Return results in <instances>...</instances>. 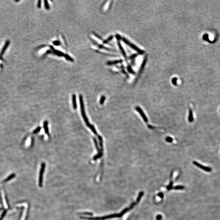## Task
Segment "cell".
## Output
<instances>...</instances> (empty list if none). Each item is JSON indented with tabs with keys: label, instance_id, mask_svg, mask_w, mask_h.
Masks as SVG:
<instances>
[{
	"label": "cell",
	"instance_id": "1",
	"mask_svg": "<svg viewBox=\"0 0 220 220\" xmlns=\"http://www.w3.org/2000/svg\"><path fill=\"white\" fill-rule=\"evenodd\" d=\"M129 208H126L125 209H123L122 212L119 214H111L109 215L106 216L102 217H81L80 218L84 219H86L88 220H105L108 219H112L113 218L116 217H122L124 214H125L126 212L129 210Z\"/></svg>",
	"mask_w": 220,
	"mask_h": 220
},
{
	"label": "cell",
	"instance_id": "2",
	"mask_svg": "<svg viewBox=\"0 0 220 220\" xmlns=\"http://www.w3.org/2000/svg\"><path fill=\"white\" fill-rule=\"evenodd\" d=\"M79 100H80V109H81V112L82 115V116L83 118L84 119L85 122L86 123V125L87 126V127L90 128L91 125L89 123V120L86 116L85 110H84V104L83 102L82 96L81 95H80L79 96Z\"/></svg>",
	"mask_w": 220,
	"mask_h": 220
},
{
	"label": "cell",
	"instance_id": "3",
	"mask_svg": "<svg viewBox=\"0 0 220 220\" xmlns=\"http://www.w3.org/2000/svg\"><path fill=\"white\" fill-rule=\"evenodd\" d=\"M45 163H42L41 166V168L40 171L39 177V186L40 187H42L43 185V178L44 175L45 169Z\"/></svg>",
	"mask_w": 220,
	"mask_h": 220
},
{
	"label": "cell",
	"instance_id": "4",
	"mask_svg": "<svg viewBox=\"0 0 220 220\" xmlns=\"http://www.w3.org/2000/svg\"><path fill=\"white\" fill-rule=\"evenodd\" d=\"M121 40L122 41H123V42H124L125 43L128 45L129 46L131 47L132 48H133V49H134V50H135L137 52H138V53H139V54H142L143 53H144V52L142 51V50H141L140 49L138 48V47H136L133 44H132L129 41H128L127 39H126L124 37H121Z\"/></svg>",
	"mask_w": 220,
	"mask_h": 220
},
{
	"label": "cell",
	"instance_id": "5",
	"mask_svg": "<svg viewBox=\"0 0 220 220\" xmlns=\"http://www.w3.org/2000/svg\"><path fill=\"white\" fill-rule=\"evenodd\" d=\"M193 164L194 165L197 166V167H198L199 168L201 169L202 170H204L205 171L207 172H211L212 171V169L209 168V167H206V166H205L204 165H202L201 164H200L199 163L197 162V161H193Z\"/></svg>",
	"mask_w": 220,
	"mask_h": 220
},
{
	"label": "cell",
	"instance_id": "6",
	"mask_svg": "<svg viewBox=\"0 0 220 220\" xmlns=\"http://www.w3.org/2000/svg\"><path fill=\"white\" fill-rule=\"evenodd\" d=\"M136 111H138V112H139V114L142 117V118L144 119V121L145 122H148V119L147 118L146 116H145V115L144 114V113L143 112V111H142V109L141 108H139L138 106H137L136 107Z\"/></svg>",
	"mask_w": 220,
	"mask_h": 220
},
{
	"label": "cell",
	"instance_id": "7",
	"mask_svg": "<svg viewBox=\"0 0 220 220\" xmlns=\"http://www.w3.org/2000/svg\"><path fill=\"white\" fill-rule=\"evenodd\" d=\"M51 48L52 49V50L53 51V53L55 54L56 55H57L58 56H64V53H63L62 52L59 51H58V50H55L54 48H53V47H52V46H51Z\"/></svg>",
	"mask_w": 220,
	"mask_h": 220
},
{
	"label": "cell",
	"instance_id": "8",
	"mask_svg": "<svg viewBox=\"0 0 220 220\" xmlns=\"http://www.w3.org/2000/svg\"><path fill=\"white\" fill-rule=\"evenodd\" d=\"M72 102H73V106L74 109H76L77 102H76V96L75 94H73L72 95Z\"/></svg>",
	"mask_w": 220,
	"mask_h": 220
},
{
	"label": "cell",
	"instance_id": "9",
	"mask_svg": "<svg viewBox=\"0 0 220 220\" xmlns=\"http://www.w3.org/2000/svg\"><path fill=\"white\" fill-rule=\"evenodd\" d=\"M48 123L47 121H45L44 122L43 126H44V130H45V133L46 134H47L48 136H49L48 128Z\"/></svg>",
	"mask_w": 220,
	"mask_h": 220
},
{
	"label": "cell",
	"instance_id": "10",
	"mask_svg": "<svg viewBox=\"0 0 220 220\" xmlns=\"http://www.w3.org/2000/svg\"><path fill=\"white\" fill-rule=\"evenodd\" d=\"M122 62H123V60H115V61H109V62H108L107 63V64L109 65H112V64H118V63H122Z\"/></svg>",
	"mask_w": 220,
	"mask_h": 220
},
{
	"label": "cell",
	"instance_id": "11",
	"mask_svg": "<svg viewBox=\"0 0 220 220\" xmlns=\"http://www.w3.org/2000/svg\"><path fill=\"white\" fill-rule=\"evenodd\" d=\"M118 45L119 46V49H120V51L121 52H122V54H123V56L125 57V58H126V53H125V52L124 51V50L123 49V47H122V45L120 43V42H118Z\"/></svg>",
	"mask_w": 220,
	"mask_h": 220
},
{
	"label": "cell",
	"instance_id": "12",
	"mask_svg": "<svg viewBox=\"0 0 220 220\" xmlns=\"http://www.w3.org/2000/svg\"><path fill=\"white\" fill-rule=\"evenodd\" d=\"M15 176H16V175H15V174H11V175H10L6 179H5V180L3 181V182H6L9 181L10 180H11L13 178H14V177H15Z\"/></svg>",
	"mask_w": 220,
	"mask_h": 220
},
{
	"label": "cell",
	"instance_id": "13",
	"mask_svg": "<svg viewBox=\"0 0 220 220\" xmlns=\"http://www.w3.org/2000/svg\"><path fill=\"white\" fill-rule=\"evenodd\" d=\"M193 112L192 110H190L189 112V117H188V120L189 122H192L193 121Z\"/></svg>",
	"mask_w": 220,
	"mask_h": 220
},
{
	"label": "cell",
	"instance_id": "14",
	"mask_svg": "<svg viewBox=\"0 0 220 220\" xmlns=\"http://www.w3.org/2000/svg\"><path fill=\"white\" fill-rule=\"evenodd\" d=\"M102 154H103L102 152L100 151V153H99L98 154H97V155H96L93 158L94 160H96L97 159H99L102 156Z\"/></svg>",
	"mask_w": 220,
	"mask_h": 220
},
{
	"label": "cell",
	"instance_id": "15",
	"mask_svg": "<svg viewBox=\"0 0 220 220\" xmlns=\"http://www.w3.org/2000/svg\"><path fill=\"white\" fill-rule=\"evenodd\" d=\"M144 193L143 192H139V195L138 196V198H137V202L136 203H138L140 201L141 199L142 198L143 195H144Z\"/></svg>",
	"mask_w": 220,
	"mask_h": 220
},
{
	"label": "cell",
	"instance_id": "16",
	"mask_svg": "<svg viewBox=\"0 0 220 220\" xmlns=\"http://www.w3.org/2000/svg\"><path fill=\"white\" fill-rule=\"evenodd\" d=\"M98 139L100 142V147L101 148V151H103V141L101 137L100 136H98Z\"/></svg>",
	"mask_w": 220,
	"mask_h": 220
},
{
	"label": "cell",
	"instance_id": "17",
	"mask_svg": "<svg viewBox=\"0 0 220 220\" xmlns=\"http://www.w3.org/2000/svg\"><path fill=\"white\" fill-rule=\"evenodd\" d=\"M113 37V36H110L109 37H108L107 39H106V40H105V41H103V43H104V44L107 43L108 42H109V41H111V40H112Z\"/></svg>",
	"mask_w": 220,
	"mask_h": 220
},
{
	"label": "cell",
	"instance_id": "18",
	"mask_svg": "<svg viewBox=\"0 0 220 220\" xmlns=\"http://www.w3.org/2000/svg\"><path fill=\"white\" fill-rule=\"evenodd\" d=\"M93 141L94 142V143H95V145L96 148L97 149V150L98 151V152L99 153H100V150H99L98 145V144H97V140H96V139L95 138H93Z\"/></svg>",
	"mask_w": 220,
	"mask_h": 220
},
{
	"label": "cell",
	"instance_id": "19",
	"mask_svg": "<svg viewBox=\"0 0 220 220\" xmlns=\"http://www.w3.org/2000/svg\"><path fill=\"white\" fill-rule=\"evenodd\" d=\"M7 209H5L4 211H3V213L0 216V220H3V218L5 217V215H6V214L7 212Z\"/></svg>",
	"mask_w": 220,
	"mask_h": 220
},
{
	"label": "cell",
	"instance_id": "20",
	"mask_svg": "<svg viewBox=\"0 0 220 220\" xmlns=\"http://www.w3.org/2000/svg\"><path fill=\"white\" fill-rule=\"evenodd\" d=\"M64 57L66 58V59L68 60L69 61H72V62L73 61V59L69 55H67V54H64Z\"/></svg>",
	"mask_w": 220,
	"mask_h": 220
},
{
	"label": "cell",
	"instance_id": "21",
	"mask_svg": "<svg viewBox=\"0 0 220 220\" xmlns=\"http://www.w3.org/2000/svg\"><path fill=\"white\" fill-rule=\"evenodd\" d=\"M174 189L176 190H183L184 189V187L183 186H175L174 187Z\"/></svg>",
	"mask_w": 220,
	"mask_h": 220
},
{
	"label": "cell",
	"instance_id": "22",
	"mask_svg": "<svg viewBox=\"0 0 220 220\" xmlns=\"http://www.w3.org/2000/svg\"><path fill=\"white\" fill-rule=\"evenodd\" d=\"M89 128L91 129L92 132L94 133V134H95V135H97V131H96V130H95V127H94L92 125H91V127Z\"/></svg>",
	"mask_w": 220,
	"mask_h": 220
},
{
	"label": "cell",
	"instance_id": "23",
	"mask_svg": "<svg viewBox=\"0 0 220 220\" xmlns=\"http://www.w3.org/2000/svg\"><path fill=\"white\" fill-rule=\"evenodd\" d=\"M105 99H106V98H105L104 96H103H103H101V98H100V104H103V103H104V102Z\"/></svg>",
	"mask_w": 220,
	"mask_h": 220
},
{
	"label": "cell",
	"instance_id": "24",
	"mask_svg": "<svg viewBox=\"0 0 220 220\" xmlns=\"http://www.w3.org/2000/svg\"><path fill=\"white\" fill-rule=\"evenodd\" d=\"M41 127H37V128L36 129L34 130V131H33V133L34 134H36L37 133L39 132L40 131H41Z\"/></svg>",
	"mask_w": 220,
	"mask_h": 220
},
{
	"label": "cell",
	"instance_id": "25",
	"mask_svg": "<svg viewBox=\"0 0 220 220\" xmlns=\"http://www.w3.org/2000/svg\"><path fill=\"white\" fill-rule=\"evenodd\" d=\"M45 3V6L46 9H49V5L48 4V1L47 0H45L44 1Z\"/></svg>",
	"mask_w": 220,
	"mask_h": 220
},
{
	"label": "cell",
	"instance_id": "26",
	"mask_svg": "<svg viewBox=\"0 0 220 220\" xmlns=\"http://www.w3.org/2000/svg\"><path fill=\"white\" fill-rule=\"evenodd\" d=\"M173 182L171 181V182H170V183L169 185L168 186H167V188L168 190L172 189V186H173Z\"/></svg>",
	"mask_w": 220,
	"mask_h": 220
},
{
	"label": "cell",
	"instance_id": "27",
	"mask_svg": "<svg viewBox=\"0 0 220 220\" xmlns=\"http://www.w3.org/2000/svg\"><path fill=\"white\" fill-rule=\"evenodd\" d=\"M53 45L56 46H59L60 45V42L58 41H53Z\"/></svg>",
	"mask_w": 220,
	"mask_h": 220
},
{
	"label": "cell",
	"instance_id": "28",
	"mask_svg": "<svg viewBox=\"0 0 220 220\" xmlns=\"http://www.w3.org/2000/svg\"><path fill=\"white\" fill-rule=\"evenodd\" d=\"M166 141H167V142H169V143H170V142H172V138H170V137H168V138H166Z\"/></svg>",
	"mask_w": 220,
	"mask_h": 220
},
{
	"label": "cell",
	"instance_id": "29",
	"mask_svg": "<svg viewBox=\"0 0 220 220\" xmlns=\"http://www.w3.org/2000/svg\"><path fill=\"white\" fill-rule=\"evenodd\" d=\"M137 203H135V202H133V203H132L131 205H130L129 208L130 209H133V208L134 207V205H136Z\"/></svg>",
	"mask_w": 220,
	"mask_h": 220
},
{
	"label": "cell",
	"instance_id": "30",
	"mask_svg": "<svg viewBox=\"0 0 220 220\" xmlns=\"http://www.w3.org/2000/svg\"><path fill=\"white\" fill-rule=\"evenodd\" d=\"M177 79L176 78H174L172 80V82L173 84L175 85H176V84H177Z\"/></svg>",
	"mask_w": 220,
	"mask_h": 220
},
{
	"label": "cell",
	"instance_id": "31",
	"mask_svg": "<svg viewBox=\"0 0 220 220\" xmlns=\"http://www.w3.org/2000/svg\"><path fill=\"white\" fill-rule=\"evenodd\" d=\"M162 218V216L161 215H158L156 217V219L157 220H161Z\"/></svg>",
	"mask_w": 220,
	"mask_h": 220
},
{
	"label": "cell",
	"instance_id": "32",
	"mask_svg": "<svg viewBox=\"0 0 220 220\" xmlns=\"http://www.w3.org/2000/svg\"><path fill=\"white\" fill-rule=\"evenodd\" d=\"M158 196L160 197L161 198H162L163 197H164V194L162 192H160L158 194Z\"/></svg>",
	"mask_w": 220,
	"mask_h": 220
},
{
	"label": "cell",
	"instance_id": "33",
	"mask_svg": "<svg viewBox=\"0 0 220 220\" xmlns=\"http://www.w3.org/2000/svg\"><path fill=\"white\" fill-rule=\"evenodd\" d=\"M116 37L117 38V39H118V40H121L122 37L120 36V35H119V34L116 35Z\"/></svg>",
	"mask_w": 220,
	"mask_h": 220
},
{
	"label": "cell",
	"instance_id": "34",
	"mask_svg": "<svg viewBox=\"0 0 220 220\" xmlns=\"http://www.w3.org/2000/svg\"><path fill=\"white\" fill-rule=\"evenodd\" d=\"M93 33L94 35H95V36H96V37H98L99 39H101V37H100V36H99L97 34H96V33Z\"/></svg>",
	"mask_w": 220,
	"mask_h": 220
},
{
	"label": "cell",
	"instance_id": "35",
	"mask_svg": "<svg viewBox=\"0 0 220 220\" xmlns=\"http://www.w3.org/2000/svg\"><path fill=\"white\" fill-rule=\"evenodd\" d=\"M128 70L130 72H131V73H134V72H133V70L132 69H131V67H128Z\"/></svg>",
	"mask_w": 220,
	"mask_h": 220
},
{
	"label": "cell",
	"instance_id": "36",
	"mask_svg": "<svg viewBox=\"0 0 220 220\" xmlns=\"http://www.w3.org/2000/svg\"><path fill=\"white\" fill-rule=\"evenodd\" d=\"M41 0L40 1H38V5H37V6H38V8H40L41 7Z\"/></svg>",
	"mask_w": 220,
	"mask_h": 220
},
{
	"label": "cell",
	"instance_id": "37",
	"mask_svg": "<svg viewBox=\"0 0 220 220\" xmlns=\"http://www.w3.org/2000/svg\"><path fill=\"white\" fill-rule=\"evenodd\" d=\"M0 203H1V204L3 205V201H2V199L1 197V195L0 194Z\"/></svg>",
	"mask_w": 220,
	"mask_h": 220
}]
</instances>
